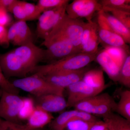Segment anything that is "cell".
<instances>
[{"label": "cell", "instance_id": "cell-1", "mask_svg": "<svg viewBox=\"0 0 130 130\" xmlns=\"http://www.w3.org/2000/svg\"><path fill=\"white\" fill-rule=\"evenodd\" d=\"M46 60V50L40 48L33 42L18 46L0 54V67L5 76L26 77L43 60Z\"/></svg>", "mask_w": 130, "mask_h": 130}, {"label": "cell", "instance_id": "cell-2", "mask_svg": "<svg viewBox=\"0 0 130 130\" xmlns=\"http://www.w3.org/2000/svg\"><path fill=\"white\" fill-rule=\"evenodd\" d=\"M96 54L80 53L49 63L38 65L31 72L32 74L43 76L56 72L73 71L86 67L95 60Z\"/></svg>", "mask_w": 130, "mask_h": 130}, {"label": "cell", "instance_id": "cell-3", "mask_svg": "<svg viewBox=\"0 0 130 130\" xmlns=\"http://www.w3.org/2000/svg\"><path fill=\"white\" fill-rule=\"evenodd\" d=\"M42 44L46 48V60L50 63L79 53L67 37L54 31L44 38Z\"/></svg>", "mask_w": 130, "mask_h": 130}, {"label": "cell", "instance_id": "cell-4", "mask_svg": "<svg viewBox=\"0 0 130 130\" xmlns=\"http://www.w3.org/2000/svg\"><path fill=\"white\" fill-rule=\"evenodd\" d=\"M12 83L16 88L30 93L35 97L48 94L64 96V89L56 87L42 77L35 74L16 79Z\"/></svg>", "mask_w": 130, "mask_h": 130}, {"label": "cell", "instance_id": "cell-5", "mask_svg": "<svg viewBox=\"0 0 130 130\" xmlns=\"http://www.w3.org/2000/svg\"><path fill=\"white\" fill-rule=\"evenodd\" d=\"M86 23L81 19L70 18L66 13L52 31L60 32L67 37L80 53L82 35Z\"/></svg>", "mask_w": 130, "mask_h": 130}, {"label": "cell", "instance_id": "cell-6", "mask_svg": "<svg viewBox=\"0 0 130 130\" xmlns=\"http://www.w3.org/2000/svg\"><path fill=\"white\" fill-rule=\"evenodd\" d=\"M24 98L18 94L2 90L0 98V118L6 121L18 123L19 114Z\"/></svg>", "mask_w": 130, "mask_h": 130}, {"label": "cell", "instance_id": "cell-7", "mask_svg": "<svg viewBox=\"0 0 130 130\" xmlns=\"http://www.w3.org/2000/svg\"><path fill=\"white\" fill-rule=\"evenodd\" d=\"M68 4L42 13L37 19V33L38 37L44 40L49 35L66 14Z\"/></svg>", "mask_w": 130, "mask_h": 130}, {"label": "cell", "instance_id": "cell-8", "mask_svg": "<svg viewBox=\"0 0 130 130\" xmlns=\"http://www.w3.org/2000/svg\"><path fill=\"white\" fill-rule=\"evenodd\" d=\"M102 10V6L96 0H75L68 3L66 7V13L73 19L85 18L88 22L92 21L96 12Z\"/></svg>", "mask_w": 130, "mask_h": 130}, {"label": "cell", "instance_id": "cell-9", "mask_svg": "<svg viewBox=\"0 0 130 130\" xmlns=\"http://www.w3.org/2000/svg\"><path fill=\"white\" fill-rule=\"evenodd\" d=\"M90 69L88 66L79 70L56 72L41 77L56 87L65 89L70 85L82 80L85 73Z\"/></svg>", "mask_w": 130, "mask_h": 130}, {"label": "cell", "instance_id": "cell-10", "mask_svg": "<svg viewBox=\"0 0 130 130\" xmlns=\"http://www.w3.org/2000/svg\"><path fill=\"white\" fill-rule=\"evenodd\" d=\"M67 89V108L73 107L79 102L99 94L106 89L94 88L88 86L82 80L70 85Z\"/></svg>", "mask_w": 130, "mask_h": 130}, {"label": "cell", "instance_id": "cell-11", "mask_svg": "<svg viewBox=\"0 0 130 130\" xmlns=\"http://www.w3.org/2000/svg\"><path fill=\"white\" fill-rule=\"evenodd\" d=\"M26 22L19 20L10 26L8 29L9 43L20 46L33 42L32 32Z\"/></svg>", "mask_w": 130, "mask_h": 130}, {"label": "cell", "instance_id": "cell-12", "mask_svg": "<svg viewBox=\"0 0 130 130\" xmlns=\"http://www.w3.org/2000/svg\"><path fill=\"white\" fill-rule=\"evenodd\" d=\"M77 119L91 122L99 120L94 115L74 109L61 113L53 119L49 124V126L51 130H64L69 122Z\"/></svg>", "mask_w": 130, "mask_h": 130}, {"label": "cell", "instance_id": "cell-13", "mask_svg": "<svg viewBox=\"0 0 130 130\" xmlns=\"http://www.w3.org/2000/svg\"><path fill=\"white\" fill-rule=\"evenodd\" d=\"M35 97V106L50 113L62 111L67 108V102L64 96L48 94Z\"/></svg>", "mask_w": 130, "mask_h": 130}, {"label": "cell", "instance_id": "cell-14", "mask_svg": "<svg viewBox=\"0 0 130 130\" xmlns=\"http://www.w3.org/2000/svg\"><path fill=\"white\" fill-rule=\"evenodd\" d=\"M117 102L108 93H101L96 96L92 105V115L103 117L116 111Z\"/></svg>", "mask_w": 130, "mask_h": 130}, {"label": "cell", "instance_id": "cell-15", "mask_svg": "<svg viewBox=\"0 0 130 130\" xmlns=\"http://www.w3.org/2000/svg\"><path fill=\"white\" fill-rule=\"evenodd\" d=\"M95 61L101 66V68L110 79L114 82H117L120 68L105 50L98 51Z\"/></svg>", "mask_w": 130, "mask_h": 130}, {"label": "cell", "instance_id": "cell-16", "mask_svg": "<svg viewBox=\"0 0 130 130\" xmlns=\"http://www.w3.org/2000/svg\"><path fill=\"white\" fill-rule=\"evenodd\" d=\"M98 36L103 47H115L123 49L130 54L129 46L123 38L116 33L111 31L101 29L98 27Z\"/></svg>", "mask_w": 130, "mask_h": 130}, {"label": "cell", "instance_id": "cell-17", "mask_svg": "<svg viewBox=\"0 0 130 130\" xmlns=\"http://www.w3.org/2000/svg\"><path fill=\"white\" fill-rule=\"evenodd\" d=\"M54 119L52 114L35 106V109L27 119L26 124L32 128L42 129L49 124Z\"/></svg>", "mask_w": 130, "mask_h": 130}, {"label": "cell", "instance_id": "cell-18", "mask_svg": "<svg viewBox=\"0 0 130 130\" xmlns=\"http://www.w3.org/2000/svg\"><path fill=\"white\" fill-rule=\"evenodd\" d=\"M82 80L94 88L106 89L108 86L105 84L104 71L101 68L90 69L85 73Z\"/></svg>", "mask_w": 130, "mask_h": 130}, {"label": "cell", "instance_id": "cell-19", "mask_svg": "<svg viewBox=\"0 0 130 130\" xmlns=\"http://www.w3.org/2000/svg\"><path fill=\"white\" fill-rule=\"evenodd\" d=\"M112 30L121 36L127 44L130 43V29L115 18L111 14L103 11Z\"/></svg>", "mask_w": 130, "mask_h": 130}, {"label": "cell", "instance_id": "cell-20", "mask_svg": "<svg viewBox=\"0 0 130 130\" xmlns=\"http://www.w3.org/2000/svg\"><path fill=\"white\" fill-rule=\"evenodd\" d=\"M103 119L108 130H130V121L118 114L112 113Z\"/></svg>", "mask_w": 130, "mask_h": 130}, {"label": "cell", "instance_id": "cell-21", "mask_svg": "<svg viewBox=\"0 0 130 130\" xmlns=\"http://www.w3.org/2000/svg\"><path fill=\"white\" fill-rule=\"evenodd\" d=\"M118 114L130 121V91L123 90L120 94V99L117 103L116 111Z\"/></svg>", "mask_w": 130, "mask_h": 130}, {"label": "cell", "instance_id": "cell-22", "mask_svg": "<svg viewBox=\"0 0 130 130\" xmlns=\"http://www.w3.org/2000/svg\"><path fill=\"white\" fill-rule=\"evenodd\" d=\"M98 26L93 29L85 44L81 47V53L87 54H96L99 51L98 46L100 43L98 36Z\"/></svg>", "mask_w": 130, "mask_h": 130}, {"label": "cell", "instance_id": "cell-23", "mask_svg": "<svg viewBox=\"0 0 130 130\" xmlns=\"http://www.w3.org/2000/svg\"><path fill=\"white\" fill-rule=\"evenodd\" d=\"M99 2L102 9H116L130 13L129 0H101Z\"/></svg>", "mask_w": 130, "mask_h": 130}, {"label": "cell", "instance_id": "cell-24", "mask_svg": "<svg viewBox=\"0 0 130 130\" xmlns=\"http://www.w3.org/2000/svg\"><path fill=\"white\" fill-rule=\"evenodd\" d=\"M123 86L130 88V55L126 58L120 70L118 81Z\"/></svg>", "mask_w": 130, "mask_h": 130}, {"label": "cell", "instance_id": "cell-25", "mask_svg": "<svg viewBox=\"0 0 130 130\" xmlns=\"http://www.w3.org/2000/svg\"><path fill=\"white\" fill-rule=\"evenodd\" d=\"M105 51L108 54L115 63L121 68L126 58L130 54L127 53L123 49L115 47H103Z\"/></svg>", "mask_w": 130, "mask_h": 130}, {"label": "cell", "instance_id": "cell-26", "mask_svg": "<svg viewBox=\"0 0 130 130\" xmlns=\"http://www.w3.org/2000/svg\"><path fill=\"white\" fill-rule=\"evenodd\" d=\"M35 107L34 99L30 97L24 98L23 102L19 113V120H27Z\"/></svg>", "mask_w": 130, "mask_h": 130}, {"label": "cell", "instance_id": "cell-27", "mask_svg": "<svg viewBox=\"0 0 130 130\" xmlns=\"http://www.w3.org/2000/svg\"><path fill=\"white\" fill-rule=\"evenodd\" d=\"M26 14L27 16L28 21L38 19L42 13L37 5L21 1Z\"/></svg>", "mask_w": 130, "mask_h": 130}, {"label": "cell", "instance_id": "cell-28", "mask_svg": "<svg viewBox=\"0 0 130 130\" xmlns=\"http://www.w3.org/2000/svg\"><path fill=\"white\" fill-rule=\"evenodd\" d=\"M68 0H40L37 5L40 11L43 12L54 9L69 3Z\"/></svg>", "mask_w": 130, "mask_h": 130}, {"label": "cell", "instance_id": "cell-29", "mask_svg": "<svg viewBox=\"0 0 130 130\" xmlns=\"http://www.w3.org/2000/svg\"><path fill=\"white\" fill-rule=\"evenodd\" d=\"M0 130H42V129H35L27 124H21L0 118Z\"/></svg>", "mask_w": 130, "mask_h": 130}, {"label": "cell", "instance_id": "cell-30", "mask_svg": "<svg viewBox=\"0 0 130 130\" xmlns=\"http://www.w3.org/2000/svg\"><path fill=\"white\" fill-rule=\"evenodd\" d=\"M107 12H111V14L119 21L121 22L128 29H130V13L113 9H102Z\"/></svg>", "mask_w": 130, "mask_h": 130}, {"label": "cell", "instance_id": "cell-31", "mask_svg": "<svg viewBox=\"0 0 130 130\" xmlns=\"http://www.w3.org/2000/svg\"><path fill=\"white\" fill-rule=\"evenodd\" d=\"M95 122H88L79 119L75 120L69 122L64 130H89Z\"/></svg>", "mask_w": 130, "mask_h": 130}, {"label": "cell", "instance_id": "cell-32", "mask_svg": "<svg viewBox=\"0 0 130 130\" xmlns=\"http://www.w3.org/2000/svg\"><path fill=\"white\" fill-rule=\"evenodd\" d=\"M0 88L2 90L5 91L12 94H19V90L14 87L12 82H10L5 76L0 67Z\"/></svg>", "mask_w": 130, "mask_h": 130}, {"label": "cell", "instance_id": "cell-33", "mask_svg": "<svg viewBox=\"0 0 130 130\" xmlns=\"http://www.w3.org/2000/svg\"><path fill=\"white\" fill-rule=\"evenodd\" d=\"M10 13L13 14L14 18L18 20V21H28L27 16L21 5V1L17 0L13 6Z\"/></svg>", "mask_w": 130, "mask_h": 130}, {"label": "cell", "instance_id": "cell-34", "mask_svg": "<svg viewBox=\"0 0 130 130\" xmlns=\"http://www.w3.org/2000/svg\"><path fill=\"white\" fill-rule=\"evenodd\" d=\"M12 19L10 13L4 8L0 6V25L7 27L12 24Z\"/></svg>", "mask_w": 130, "mask_h": 130}, {"label": "cell", "instance_id": "cell-35", "mask_svg": "<svg viewBox=\"0 0 130 130\" xmlns=\"http://www.w3.org/2000/svg\"><path fill=\"white\" fill-rule=\"evenodd\" d=\"M97 13V24L98 27L103 29L113 31L107 20L103 14V11L102 10H101L98 12Z\"/></svg>", "mask_w": 130, "mask_h": 130}, {"label": "cell", "instance_id": "cell-36", "mask_svg": "<svg viewBox=\"0 0 130 130\" xmlns=\"http://www.w3.org/2000/svg\"><path fill=\"white\" fill-rule=\"evenodd\" d=\"M9 44L8 38V29L7 27L0 25V45L7 47Z\"/></svg>", "mask_w": 130, "mask_h": 130}, {"label": "cell", "instance_id": "cell-37", "mask_svg": "<svg viewBox=\"0 0 130 130\" xmlns=\"http://www.w3.org/2000/svg\"><path fill=\"white\" fill-rule=\"evenodd\" d=\"M89 130H108V129L105 121L98 120L94 123Z\"/></svg>", "mask_w": 130, "mask_h": 130}, {"label": "cell", "instance_id": "cell-38", "mask_svg": "<svg viewBox=\"0 0 130 130\" xmlns=\"http://www.w3.org/2000/svg\"><path fill=\"white\" fill-rule=\"evenodd\" d=\"M16 1L17 0H0V6L4 8L10 13Z\"/></svg>", "mask_w": 130, "mask_h": 130}]
</instances>
